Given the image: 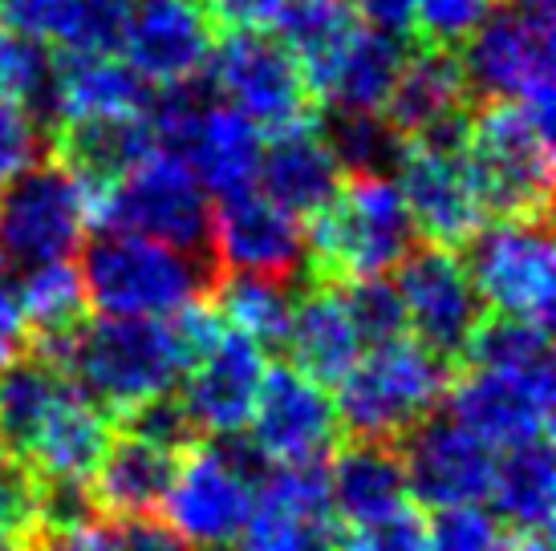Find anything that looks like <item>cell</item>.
Returning <instances> with one entry per match:
<instances>
[{
	"instance_id": "5b68a950",
	"label": "cell",
	"mask_w": 556,
	"mask_h": 551,
	"mask_svg": "<svg viewBox=\"0 0 556 551\" xmlns=\"http://www.w3.org/2000/svg\"><path fill=\"white\" fill-rule=\"evenodd\" d=\"M451 389V361L418 345L415 337H399L387 345H370L357 366L338 382V422L350 438L399 443L427 413L443 406Z\"/></svg>"
},
{
	"instance_id": "cb8c5ba5",
	"label": "cell",
	"mask_w": 556,
	"mask_h": 551,
	"mask_svg": "<svg viewBox=\"0 0 556 551\" xmlns=\"http://www.w3.org/2000/svg\"><path fill=\"white\" fill-rule=\"evenodd\" d=\"M341 183L345 175L317 134V123L273 134L261 154V175H256L261 195H268L296 219H313L317 212H325L338 200Z\"/></svg>"
},
{
	"instance_id": "7bdbcfd3",
	"label": "cell",
	"mask_w": 556,
	"mask_h": 551,
	"mask_svg": "<svg viewBox=\"0 0 556 551\" xmlns=\"http://www.w3.org/2000/svg\"><path fill=\"white\" fill-rule=\"evenodd\" d=\"M427 539L431 551H495L504 527L492 511H483V503H464L434 511V520H427Z\"/></svg>"
},
{
	"instance_id": "f546056e",
	"label": "cell",
	"mask_w": 556,
	"mask_h": 551,
	"mask_svg": "<svg viewBox=\"0 0 556 551\" xmlns=\"http://www.w3.org/2000/svg\"><path fill=\"white\" fill-rule=\"evenodd\" d=\"M62 123L86 114H147L155 102V86L123 62L118 53L106 57H62Z\"/></svg>"
},
{
	"instance_id": "8992f818",
	"label": "cell",
	"mask_w": 556,
	"mask_h": 551,
	"mask_svg": "<svg viewBox=\"0 0 556 551\" xmlns=\"http://www.w3.org/2000/svg\"><path fill=\"white\" fill-rule=\"evenodd\" d=\"M459 65L467 93L479 102H525L553 114V0H500V9L459 46Z\"/></svg>"
},
{
	"instance_id": "db71d44e",
	"label": "cell",
	"mask_w": 556,
	"mask_h": 551,
	"mask_svg": "<svg viewBox=\"0 0 556 551\" xmlns=\"http://www.w3.org/2000/svg\"><path fill=\"white\" fill-rule=\"evenodd\" d=\"M495 551H553V543H548V531H511L500 539Z\"/></svg>"
},
{
	"instance_id": "52a82bcc",
	"label": "cell",
	"mask_w": 556,
	"mask_h": 551,
	"mask_svg": "<svg viewBox=\"0 0 556 551\" xmlns=\"http://www.w3.org/2000/svg\"><path fill=\"white\" fill-rule=\"evenodd\" d=\"M212 195L184 158L170 151H151L118 183L90 200V223L98 228L139 231L147 240L179 247L200 260H212Z\"/></svg>"
},
{
	"instance_id": "7dc6e473",
	"label": "cell",
	"mask_w": 556,
	"mask_h": 551,
	"mask_svg": "<svg viewBox=\"0 0 556 551\" xmlns=\"http://www.w3.org/2000/svg\"><path fill=\"white\" fill-rule=\"evenodd\" d=\"M70 0H0V29L53 49L65 25Z\"/></svg>"
},
{
	"instance_id": "7402d4cb",
	"label": "cell",
	"mask_w": 556,
	"mask_h": 551,
	"mask_svg": "<svg viewBox=\"0 0 556 551\" xmlns=\"http://www.w3.org/2000/svg\"><path fill=\"white\" fill-rule=\"evenodd\" d=\"M285 349H289V366L301 369L325 389L338 385L357 366V357L366 353V341L357 337L354 317H350L338 284H325V280L301 284Z\"/></svg>"
},
{
	"instance_id": "d4e9b609",
	"label": "cell",
	"mask_w": 556,
	"mask_h": 551,
	"mask_svg": "<svg viewBox=\"0 0 556 551\" xmlns=\"http://www.w3.org/2000/svg\"><path fill=\"white\" fill-rule=\"evenodd\" d=\"M179 454L147 443L139 434H114L102 462L93 466L90 490L102 520H139L155 515L170 490Z\"/></svg>"
},
{
	"instance_id": "44dd1931",
	"label": "cell",
	"mask_w": 556,
	"mask_h": 551,
	"mask_svg": "<svg viewBox=\"0 0 556 551\" xmlns=\"http://www.w3.org/2000/svg\"><path fill=\"white\" fill-rule=\"evenodd\" d=\"M406 37H394V33H382L374 25H357L341 49L329 57V62L309 74V93L321 98L329 110H370V114H382L387 110V98L394 90V81L402 74V62H406Z\"/></svg>"
},
{
	"instance_id": "4dcf8cb0",
	"label": "cell",
	"mask_w": 556,
	"mask_h": 551,
	"mask_svg": "<svg viewBox=\"0 0 556 551\" xmlns=\"http://www.w3.org/2000/svg\"><path fill=\"white\" fill-rule=\"evenodd\" d=\"M293 305V284L268 280V276L219 272L216 289H212V308L219 312V321L252 337L261 349H285Z\"/></svg>"
},
{
	"instance_id": "f6af8a7d",
	"label": "cell",
	"mask_w": 556,
	"mask_h": 551,
	"mask_svg": "<svg viewBox=\"0 0 556 551\" xmlns=\"http://www.w3.org/2000/svg\"><path fill=\"white\" fill-rule=\"evenodd\" d=\"M0 527L37 539V471L9 450H0Z\"/></svg>"
},
{
	"instance_id": "816d5d0a",
	"label": "cell",
	"mask_w": 556,
	"mask_h": 551,
	"mask_svg": "<svg viewBox=\"0 0 556 551\" xmlns=\"http://www.w3.org/2000/svg\"><path fill=\"white\" fill-rule=\"evenodd\" d=\"M362 25H374L382 33H394V37H410V25H415V4L410 0H350Z\"/></svg>"
},
{
	"instance_id": "3957f363",
	"label": "cell",
	"mask_w": 556,
	"mask_h": 551,
	"mask_svg": "<svg viewBox=\"0 0 556 551\" xmlns=\"http://www.w3.org/2000/svg\"><path fill=\"white\" fill-rule=\"evenodd\" d=\"M415 235L399 183L390 175H357L345 179L338 200L309 219V272L325 284L387 276L415 247Z\"/></svg>"
},
{
	"instance_id": "ee69618b",
	"label": "cell",
	"mask_w": 556,
	"mask_h": 551,
	"mask_svg": "<svg viewBox=\"0 0 556 551\" xmlns=\"http://www.w3.org/2000/svg\"><path fill=\"white\" fill-rule=\"evenodd\" d=\"M338 543L341 551H431L427 520L415 503L399 507L374 523H362V527H345L338 531Z\"/></svg>"
},
{
	"instance_id": "d6a6232c",
	"label": "cell",
	"mask_w": 556,
	"mask_h": 551,
	"mask_svg": "<svg viewBox=\"0 0 556 551\" xmlns=\"http://www.w3.org/2000/svg\"><path fill=\"white\" fill-rule=\"evenodd\" d=\"M21 280V308L29 324V345H49L70 337L86 321V289L74 260L41 264L29 272H16Z\"/></svg>"
},
{
	"instance_id": "e575fe53",
	"label": "cell",
	"mask_w": 556,
	"mask_h": 551,
	"mask_svg": "<svg viewBox=\"0 0 556 551\" xmlns=\"http://www.w3.org/2000/svg\"><path fill=\"white\" fill-rule=\"evenodd\" d=\"M553 345H548V329L520 317H483L476 333L464 345L467 369H528V366H553Z\"/></svg>"
},
{
	"instance_id": "1f68e13d",
	"label": "cell",
	"mask_w": 556,
	"mask_h": 551,
	"mask_svg": "<svg viewBox=\"0 0 556 551\" xmlns=\"http://www.w3.org/2000/svg\"><path fill=\"white\" fill-rule=\"evenodd\" d=\"M321 142L338 158L345 179L357 175H394L406 154V138L390 126L387 114L370 110H329L321 123Z\"/></svg>"
},
{
	"instance_id": "603a6c76",
	"label": "cell",
	"mask_w": 556,
	"mask_h": 551,
	"mask_svg": "<svg viewBox=\"0 0 556 551\" xmlns=\"http://www.w3.org/2000/svg\"><path fill=\"white\" fill-rule=\"evenodd\" d=\"M467 102H471V93H467L464 81L459 49L415 46L402 62V74L390 90L382 114L406 142H415V138L431 134L439 126L471 114Z\"/></svg>"
},
{
	"instance_id": "d590c367",
	"label": "cell",
	"mask_w": 556,
	"mask_h": 551,
	"mask_svg": "<svg viewBox=\"0 0 556 551\" xmlns=\"http://www.w3.org/2000/svg\"><path fill=\"white\" fill-rule=\"evenodd\" d=\"M252 507L293 515V520H333V511H329V459L273 462L252 490Z\"/></svg>"
},
{
	"instance_id": "30bf717a",
	"label": "cell",
	"mask_w": 556,
	"mask_h": 551,
	"mask_svg": "<svg viewBox=\"0 0 556 551\" xmlns=\"http://www.w3.org/2000/svg\"><path fill=\"white\" fill-rule=\"evenodd\" d=\"M464 268L483 308L548 329L556 308V256L548 219H495L467 240Z\"/></svg>"
},
{
	"instance_id": "60d3db41",
	"label": "cell",
	"mask_w": 556,
	"mask_h": 551,
	"mask_svg": "<svg viewBox=\"0 0 556 551\" xmlns=\"http://www.w3.org/2000/svg\"><path fill=\"white\" fill-rule=\"evenodd\" d=\"M410 4H415L410 37H418V46L439 49H459L500 9V0H410Z\"/></svg>"
},
{
	"instance_id": "ab89813d",
	"label": "cell",
	"mask_w": 556,
	"mask_h": 551,
	"mask_svg": "<svg viewBox=\"0 0 556 551\" xmlns=\"http://www.w3.org/2000/svg\"><path fill=\"white\" fill-rule=\"evenodd\" d=\"M338 289L345 296V308H350L357 337L366 341V349L406 337V312H402L399 289L387 284V276L350 280V284H338Z\"/></svg>"
},
{
	"instance_id": "4316f807",
	"label": "cell",
	"mask_w": 556,
	"mask_h": 551,
	"mask_svg": "<svg viewBox=\"0 0 556 551\" xmlns=\"http://www.w3.org/2000/svg\"><path fill=\"white\" fill-rule=\"evenodd\" d=\"M70 389V377L49 366L41 353L25 349L9 366H0V450L29 462L37 434Z\"/></svg>"
},
{
	"instance_id": "7c38bea8",
	"label": "cell",
	"mask_w": 556,
	"mask_h": 551,
	"mask_svg": "<svg viewBox=\"0 0 556 551\" xmlns=\"http://www.w3.org/2000/svg\"><path fill=\"white\" fill-rule=\"evenodd\" d=\"M399 300L406 312V333L418 345L459 361L467 337L483 321V300L467 276L464 260L451 247H410L399 260Z\"/></svg>"
},
{
	"instance_id": "83f0119b",
	"label": "cell",
	"mask_w": 556,
	"mask_h": 551,
	"mask_svg": "<svg viewBox=\"0 0 556 551\" xmlns=\"http://www.w3.org/2000/svg\"><path fill=\"white\" fill-rule=\"evenodd\" d=\"M488 499H492V515L500 520V527L548 531L556 503L553 443L536 438V443L511 446L504 459H495Z\"/></svg>"
},
{
	"instance_id": "f1b7e54d",
	"label": "cell",
	"mask_w": 556,
	"mask_h": 551,
	"mask_svg": "<svg viewBox=\"0 0 556 551\" xmlns=\"http://www.w3.org/2000/svg\"><path fill=\"white\" fill-rule=\"evenodd\" d=\"M110 438H114V418L81 398L78 389H70L37 434V443L29 450V466L37 475L90 478L93 466L106 454Z\"/></svg>"
},
{
	"instance_id": "484cf974",
	"label": "cell",
	"mask_w": 556,
	"mask_h": 551,
	"mask_svg": "<svg viewBox=\"0 0 556 551\" xmlns=\"http://www.w3.org/2000/svg\"><path fill=\"white\" fill-rule=\"evenodd\" d=\"M410 503L399 446L350 438L329 462V511L345 527H362Z\"/></svg>"
},
{
	"instance_id": "f35d334b",
	"label": "cell",
	"mask_w": 556,
	"mask_h": 551,
	"mask_svg": "<svg viewBox=\"0 0 556 551\" xmlns=\"http://www.w3.org/2000/svg\"><path fill=\"white\" fill-rule=\"evenodd\" d=\"M93 523H102V511L93 503L90 478L37 475V539L74 536Z\"/></svg>"
},
{
	"instance_id": "ba28073f",
	"label": "cell",
	"mask_w": 556,
	"mask_h": 551,
	"mask_svg": "<svg viewBox=\"0 0 556 551\" xmlns=\"http://www.w3.org/2000/svg\"><path fill=\"white\" fill-rule=\"evenodd\" d=\"M207 86L261 134L317 123V98L309 93L305 69L273 29H228V37L212 46Z\"/></svg>"
},
{
	"instance_id": "277c9868",
	"label": "cell",
	"mask_w": 556,
	"mask_h": 551,
	"mask_svg": "<svg viewBox=\"0 0 556 551\" xmlns=\"http://www.w3.org/2000/svg\"><path fill=\"white\" fill-rule=\"evenodd\" d=\"M464 158L483 212L500 219H548L553 114L525 102H483L467 123Z\"/></svg>"
},
{
	"instance_id": "e0dca14e",
	"label": "cell",
	"mask_w": 556,
	"mask_h": 551,
	"mask_svg": "<svg viewBox=\"0 0 556 551\" xmlns=\"http://www.w3.org/2000/svg\"><path fill=\"white\" fill-rule=\"evenodd\" d=\"M252 483L216 454L212 443L191 446L179 454L170 490L163 499L167 523L191 548H219L236 543L252 515Z\"/></svg>"
},
{
	"instance_id": "9a60e30c",
	"label": "cell",
	"mask_w": 556,
	"mask_h": 551,
	"mask_svg": "<svg viewBox=\"0 0 556 551\" xmlns=\"http://www.w3.org/2000/svg\"><path fill=\"white\" fill-rule=\"evenodd\" d=\"M244 430L268 462H313L333 454L341 443L329 389L293 366H268Z\"/></svg>"
},
{
	"instance_id": "8d00e7d4",
	"label": "cell",
	"mask_w": 556,
	"mask_h": 551,
	"mask_svg": "<svg viewBox=\"0 0 556 551\" xmlns=\"http://www.w3.org/2000/svg\"><path fill=\"white\" fill-rule=\"evenodd\" d=\"M130 0H70L65 25L53 41L62 57H106L123 53V37L130 25Z\"/></svg>"
},
{
	"instance_id": "8fae6325",
	"label": "cell",
	"mask_w": 556,
	"mask_h": 551,
	"mask_svg": "<svg viewBox=\"0 0 556 551\" xmlns=\"http://www.w3.org/2000/svg\"><path fill=\"white\" fill-rule=\"evenodd\" d=\"M553 366L528 369H467L464 377H451L447 410L492 450L548 438L553 430Z\"/></svg>"
},
{
	"instance_id": "6da1fadb",
	"label": "cell",
	"mask_w": 556,
	"mask_h": 551,
	"mask_svg": "<svg viewBox=\"0 0 556 551\" xmlns=\"http://www.w3.org/2000/svg\"><path fill=\"white\" fill-rule=\"evenodd\" d=\"M33 353L62 369L81 398L110 418H123L142 401L175 389L191 366L175 324L142 317L81 321L70 337L33 345Z\"/></svg>"
},
{
	"instance_id": "4fadbf2b",
	"label": "cell",
	"mask_w": 556,
	"mask_h": 551,
	"mask_svg": "<svg viewBox=\"0 0 556 551\" xmlns=\"http://www.w3.org/2000/svg\"><path fill=\"white\" fill-rule=\"evenodd\" d=\"M399 459L406 471V495L415 507H464L483 503L492 487L495 450L459 426L451 413H427L415 430L399 438Z\"/></svg>"
},
{
	"instance_id": "ac0fdd59",
	"label": "cell",
	"mask_w": 556,
	"mask_h": 551,
	"mask_svg": "<svg viewBox=\"0 0 556 551\" xmlns=\"http://www.w3.org/2000/svg\"><path fill=\"white\" fill-rule=\"evenodd\" d=\"M264 373H268L264 349L228 324L212 337L207 349L195 353V361L184 369L179 398L191 410L195 426L203 430V438L248 426V413L261 394Z\"/></svg>"
},
{
	"instance_id": "b9f144b4",
	"label": "cell",
	"mask_w": 556,
	"mask_h": 551,
	"mask_svg": "<svg viewBox=\"0 0 556 551\" xmlns=\"http://www.w3.org/2000/svg\"><path fill=\"white\" fill-rule=\"evenodd\" d=\"M123 430L163 446L170 454H187L191 446L203 443V430L195 426V418H191V410H187L184 398L175 389H167V394H159V398L142 401L130 413H123Z\"/></svg>"
},
{
	"instance_id": "5bb4252c",
	"label": "cell",
	"mask_w": 556,
	"mask_h": 551,
	"mask_svg": "<svg viewBox=\"0 0 556 551\" xmlns=\"http://www.w3.org/2000/svg\"><path fill=\"white\" fill-rule=\"evenodd\" d=\"M212 260L219 272L236 276H268L285 284H309V247L301 219L285 207L248 191L236 200H224L212 219Z\"/></svg>"
},
{
	"instance_id": "f5cc1de1",
	"label": "cell",
	"mask_w": 556,
	"mask_h": 551,
	"mask_svg": "<svg viewBox=\"0 0 556 551\" xmlns=\"http://www.w3.org/2000/svg\"><path fill=\"white\" fill-rule=\"evenodd\" d=\"M33 551H106V527H102V523H93V527L74 531V536L33 539Z\"/></svg>"
},
{
	"instance_id": "bcb514c9",
	"label": "cell",
	"mask_w": 556,
	"mask_h": 551,
	"mask_svg": "<svg viewBox=\"0 0 556 551\" xmlns=\"http://www.w3.org/2000/svg\"><path fill=\"white\" fill-rule=\"evenodd\" d=\"M49 134L33 123L25 110L0 98V187L16 179L25 167L41 163V151H46Z\"/></svg>"
},
{
	"instance_id": "c3c4849f",
	"label": "cell",
	"mask_w": 556,
	"mask_h": 551,
	"mask_svg": "<svg viewBox=\"0 0 556 551\" xmlns=\"http://www.w3.org/2000/svg\"><path fill=\"white\" fill-rule=\"evenodd\" d=\"M106 551H195L167 520L139 515V520H114L106 527Z\"/></svg>"
},
{
	"instance_id": "f907efd6",
	"label": "cell",
	"mask_w": 556,
	"mask_h": 551,
	"mask_svg": "<svg viewBox=\"0 0 556 551\" xmlns=\"http://www.w3.org/2000/svg\"><path fill=\"white\" fill-rule=\"evenodd\" d=\"M289 0H203L219 29H273Z\"/></svg>"
},
{
	"instance_id": "74e56055",
	"label": "cell",
	"mask_w": 556,
	"mask_h": 551,
	"mask_svg": "<svg viewBox=\"0 0 556 551\" xmlns=\"http://www.w3.org/2000/svg\"><path fill=\"white\" fill-rule=\"evenodd\" d=\"M236 543L240 551H341L338 527L329 520H293L264 507H252Z\"/></svg>"
},
{
	"instance_id": "681fc988",
	"label": "cell",
	"mask_w": 556,
	"mask_h": 551,
	"mask_svg": "<svg viewBox=\"0 0 556 551\" xmlns=\"http://www.w3.org/2000/svg\"><path fill=\"white\" fill-rule=\"evenodd\" d=\"M29 349V324L21 308V280L9 264H0V366Z\"/></svg>"
},
{
	"instance_id": "9c48e42d",
	"label": "cell",
	"mask_w": 556,
	"mask_h": 551,
	"mask_svg": "<svg viewBox=\"0 0 556 551\" xmlns=\"http://www.w3.org/2000/svg\"><path fill=\"white\" fill-rule=\"evenodd\" d=\"M86 228L90 195L58 158L33 163L0 187V264L13 272L74 260Z\"/></svg>"
},
{
	"instance_id": "2e32d148",
	"label": "cell",
	"mask_w": 556,
	"mask_h": 551,
	"mask_svg": "<svg viewBox=\"0 0 556 551\" xmlns=\"http://www.w3.org/2000/svg\"><path fill=\"white\" fill-rule=\"evenodd\" d=\"M399 191L415 219V231L427 235V244L459 252L483 228L488 212L479 203L464 151L406 142V154L399 163Z\"/></svg>"
},
{
	"instance_id": "7a4b0ae2",
	"label": "cell",
	"mask_w": 556,
	"mask_h": 551,
	"mask_svg": "<svg viewBox=\"0 0 556 551\" xmlns=\"http://www.w3.org/2000/svg\"><path fill=\"white\" fill-rule=\"evenodd\" d=\"M78 276L86 305H93L102 317L167 321L187 305L212 296L219 268L216 260L187 256L139 231L102 228L90 244H81Z\"/></svg>"
},
{
	"instance_id": "d6986e66",
	"label": "cell",
	"mask_w": 556,
	"mask_h": 551,
	"mask_svg": "<svg viewBox=\"0 0 556 551\" xmlns=\"http://www.w3.org/2000/svg\"><path fill=\"white\" fill-rule=\"evenodd\" d=\"M216 25L195 0H142L123 37L126 62L151 86H179L207 69Z\"/></svg>"
},
{
	"instance_id": "ffe728a7",
	"label": "cell",
	"mask_w": 556,
	"mask_h": 551,
	"mask_svg": "<svg viewBox=\"0 0 556 551\" xmlns=\"http://www.w3.org/2000/svg\"><path fill=\"white\" fill-rule=\"evenodd\" d=\"M53 158L62 163L86 195H102L110 183H118L126 170L139 158H147L155 146L147 114H86V118H70L49 134Z\"/></svg>"
},
{
	"instance_id": "11a10c76",
	"label": "cell",
	"mask_w": 556,
	"mask_h": 551,
	"mask_svg": "<svg viewBox=\"0 0 556 551\" xmlns=\"http://www.w3.org/2000/svg\"><path fill=\"white\" fill-rule=\"evenodd\" d=\"M0 551H33V543H29V539H21V536H13V531H4V527H0Z\"/></svg>"
},
{
	"instance_id": "836d02e7",
	"label": "cell",
	"mask_w": 556,
	"mask_h": 551,
	"mask_svg": "<svg viewBox=\"0 0 556 551\" xmlns=\"http://www.w3.org/2000/svg\"><path fill=\"white\" fill-rule=\"evenodd\" d=\"M357 25H362V21H357L350 0H289L273 29H277V37L285 41V49L301 62L305 77H309L338 53L341 41H345Z\"/></svg>"
}]
</instances>
